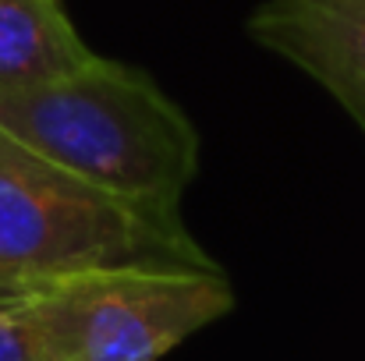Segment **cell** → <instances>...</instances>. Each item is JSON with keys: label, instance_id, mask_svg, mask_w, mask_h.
<instances>
[{"label": "cell", "instance_id": "6da1fadb", "mask_svg": "<svg viewBox=\"0 0 365 361\" xmlns=\"http://www.w3.org/2000/svg\"><path fill=\"white\" fill-rule=\"evenodd\" d=\"M220 273L178 206L110 195L0 127V301L93 273Z\"/></svg>", "mask_w": 365, "mask_h": 361}, {"label": "cell", "instance_id": "3957f363", "mask_svg": "<svg viewBox=\"0 0 365 361\" xmlns=\"http://www.w3.org/2000/svg\"><path fill=\"white\" fill-rule=\"evenodd\" d=\"M39 361H163L235 308L220 273H93L18 301Z\"/></svg>", "mask_w": 365, "mask_h": 361}, {"label": "cell", "instance_id": "8992f818", "mask_svg": "<svg viewBox=\"0 0 365 361\" xmlns=\"http://www.w3.org/2000/svg\"><path fill=\"white\" fill-rule=\"evenodd\" d=\"M0 361H39L32 330L18 301H0Z\"/></svg>", "mask_w": 365, "mask_h": 361}, {"label": "cell", "instance_id": "5b68a950", "mask_svg": "<svg viewBox=\"0 0 365 361\" xmlns=\"http://www.w3.org/2000/svg\"><path fill=\"white\" fill-rule=\"evenodd\" d=\"M93 57L61 0H0V93L53 82Z\"/></svg>", "mask_w": 365, "mask_h": 361}, {"label": "cell", "instance_id": "7a4b0ae2", "mask_svg": "<svg viewBox=\"0 0 365 361\" xmlns=\"http://www.w3.org/2000/svg\"><path fill=\"white\" fill-rule=\"evenodd\" d=\"M0 127L75 177L149 206H181L199 174V135L138 68L107 57L0 93Z\"/></svg>", "mask_w": 365, "mask_h": 361}, {"label": "cell", "instance_id": "277c9868", "mask_svg": "<svg viewBox=\"0 0 365 361\" xmlns=\"http://www.w3.org/2000/svg\"><path fill=\"white\" fill-rule=\"evenodd\" d=\"M248 36L312 75L365 131V0H266Z\"/></svg>", "mask_w": 365, "mask_h": 361}]
</instances>
